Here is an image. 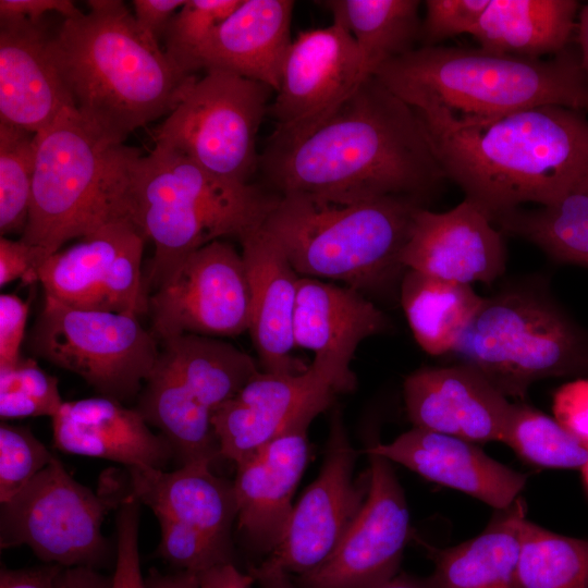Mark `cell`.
I'll return each instance as SVG.
<instances>
[{"label": "cell", "mask_w": 588, "mask_h": 588, "mask_svg": "<svg viewBox=\"0 0 588 588\" xmlns=\"http://www.w3.org/2000/svg\"><path fill=\"white\" fill-rule=\"evenodd\" d=\"M242 0H186L164 35V52L184 72L194 74L200 50Z\"/></svg>", "instance_id": "39"}, {"label": "cell", "mask_w": 588, "mask_h": 588, "mask_svg": "<svg viewBox=\"0 0 588 588\" xmlns=\"http://www.w3.org/2000/svg\"><path fill=\"white\" fill-rule=\"evenodd\" d=\"M575 33L581 68L588 81V3L579 9Z\"/></svg>", "instance_id": "54"}, {"label": "cell", "mask_w": 588, "mask_h": 588, "mask_svg": "<svg viewBox=\"0 0 588 588\" xmlns=\"http://www.w3.org/2000/svg\"><path fill=\"white\" fill-rule=\"evenodd\" d=\"M485 297L471 285L406 269L401 304L416 342L429 355L450 354Z\"/></svg>", "instance_id": "32"}, {"label": "cell", "mask_w": 588, "mask_h": 588, "mask_svg": "<svg viewBox=\"0 0 588 588\" xmlns=\"http://www.w3.org/2000/svg\"><path fill=\"white\" fill-rule=\"evenodd\" d=\"M320 4L353 36L366 77L415 49L420 39V1L328 0Z\"/></svg>", "instance_id": "33"}, {"label": "cell", "mask_w": 588, "mask_h": 588, "mask_svg": "<svg viewBox=\"0 0 588 588\" xmlns=\"http://www.w3.org/2000/svg\"><path fill=\"white\" fill-rule=\"evenodd\" d=\"M140 503L130 493L117 515V563L110 588H147L138 549Z\"/></svg>", "instance_id": "43"}, {"label": "cell", "mask_w": 588, "mask_h": 588, "mask_svg": "<svg viewBox=\"0 0 588 588\" xmlns=\"http://www.w3.org/2000/svg\"><path fill=\"white\" fill-rule=\"evenodd\" d=\"M554 419L588 448V379L559 388L553 396Z\"/></svg>", "instance_id": "44"}, {"label": "cell", "mask_w": 588, "mask_h": 588, "mask_svg": "<svg viewBox=\"0 0 588 588\" xmlns=\"http://www.w3.org/2000/svg\"><path fill=\"white\" fill-rule=\"evenodd\" d=\"M136 409L170 442L174 455L185 465L222 458L212 425V413L184 387L158 356L138 394Z\"/></svg>", "instance_id": "30"}, {"label": "cell", "mask_w": 588, "mask_h": 588, "mask_svg": "<svg viewBox=\"0 0 588 588\" xmlns=\"http://www.w3.org/2000/svg\"><path fill=\"white\" fill-rule=\"evenodd\" d=\"M199 588H252L253 576L237 569L233 563L215 566L198 574Z\"/></svg>", "instance_id": "50"}, {"label": "cell", "mask_w": 588, "mask_h": 588, "mask_svg": "<svg viewBox=\"0 0 588 588\" xmlns=\"http://www.w3.org/2000/svg\"><path fill=\"white\" fill-rule=\"evenodd\" d=\"M367 450L494 510L510 506L527 481L526 475L491 458L476 443L416 427Z\"/></svg>", "instance_id": "23"}, {"label": "cell", "mask_w": 588, "mask_h": 588, "mask_svg": "<svg viewBox=\"0 0 588 588\" xmlns=\"http://www.w3.org/2000/svg\"><path fill=\"white\" fill-rule=\"evenodd\" d=\"M28 311V301L11 293L0 295V368L12 366L23 357L21 346Z\"/></svg>", "instance_id": "45"}, {"label": "cell", "mask_w": 588, "mask_h": 588, "mask_svg": "<svg viewBox=\"0 0 588 588\" xmlns=\"http://www.w3.org/2000/svg\"><path fill=\"white\" fill-rule=\"evenodd\" d=\"M419 207L393 196L339 204L285 194L262 225L301 277L362 291L404 269L400 258Z\"/></svg>", "instance_id": "7"}, {"label": "cell", "mask_w": 588, "mask_h": 588, "mask_svg": "<svg viewBox=\"0 0 588 588\" xmlns=\"http://www.w3.org/2000/svg\"><path fill=\"white\" fill-rule=\"evenodd\" d=\"M420 121L464 125L539 106L588 111V81L578 50L527 59L481 48H415L373 74Z\"/></svg>", "instance_id": "4"}, {"label": "cell", "mask_w": 588, "mask_h": 588, "mask_svg": "<svg viewBox=\"0 0 588 588\" xmlns=\"http://www.w3.org/2000/svg\"><path fill=\"white\" fill-rule=\"evenodd\" d=\"M140 156L76 110L38 133L29 216L21 235L37 270L66 242L117 221H134L133 177Z\"/></svg>", "instance_id": "5"}, {"label": "cell", "mask_w": 588, "mask_h": 588, "mask_svg": "<svg viewBox=\"0 0 588 588\" xmlns=\"http://www.w3.org/2000/svg\"><path fill=\"white\" fill-rule=\"evenodd\" d=\"M559 262L588 268V176L549 206L515 209L494 224Z\"/></svg>", "instance_id": "34"}, {"label": "cell", "mask_w": 588, "mask_h": 588, "mask_svg": "<svg viewBox=\"0 0 588 588\" xmlns=\"http://www.w3.org/2000/svg\"><path fill=\"white\" fill-rule=\"evenodd\" d=\"M367 78L357 45L340 23L299 32L285 57L269 113L274 131H305L333 112Z\"/></svg>", "instance_id": "17"}, {"label": "cell", "mask_w": 588, "mask_h": 588, "mask_svg": "<svg viewBox=\"0 0 588 588\" xmlns=\"http://www.w3.org/2000/svg\"><path fill=\"white\" fill-rule=\"evenodd\" d=\"M407 416L414 427L473 443L502 441L512 405L470 366L425 367L404 381Z\"/></svg>", "instance_id": "19"}, {"label": "cell", "mask_w": 588, "mask_h": 588, "mask_svg": "<svg viewBox=\"0 0 588 588\" xmlns=\"http://www.w3.org/2000/svg\"><path fill=\"white\" fill-rule=\"evenodd\" d=\"M490 0H427L420 27L424 47L460 34H470Z\"/></svg>", "instance_id": "42"}, {"label": "cell", "mask_w": 588, "mask_h": 588, "mask_svg": "<svg viewBox=\"0 0 588 588\" xmlns=\"http://www.w3.org/2000/svg\"><path fill=\"white\" fill-rule=\"evenodd\" d=\"M38 134L0 123V233L23 234L30 209Z\"/></svg>", "instance_id": "37"}, {"label": "cell", "mask_w": 588, "mask_h": 588, "mask_svg": "<svg viewBox=\"0 0 588 588\" xmlns=\"http://www.w3.org/2000/svg\"><path fill=\"white\" fill-rule=\"evenodd\" d=\"M280 195L224 181L191 159L155 146L137 160L134 221L155 253L145 279L159 287L193 252L226 236L240 238L261 225Z\"/></svg>", "instance_id": "6"}, {"label": "cell", "mask_w": 588, "mask_h": 588, "mask_svg": "<svg viewBox=\"0 0 588 588\" xmlns=\"http://www.w3.org/2000/svg\"><path fill=\"white\" fill-rule=\"evenodd\" d=\"M63 403L58 379L34 358L22 357L16 364L0 368L1 419L52 418Z\"/></svg>", "instance_id": "38"}, {"label": "cell", "mask_w": 588, "mask_h": 588, "mask_svg": "<svg viewBox=\"0 0 588 588\" xmlns=\"http://www.w3.org/2000/svg\"><path fill=\"white\" fill-rule=\"evenodd\" d=\"M28 348L121 403L138 396L160 352L159 341L138 317L76 308L46 294Z\"/></svg>", "instance_id": "9"}, {"label": "cell", "mask_w": 588, "mask_h": 588, "mask_svg": "<svg viewBox=\"0 0 588 588\" xmlns=\"http://www.w3.org/2000/svg\"><path fill=\"white\" fill-rule=\"evenodd\" d=\"M376 588H437L431 576L422 577L399 573L390 580Z\"/></svg>", "instance_id": "55"}, {"label": "cell", "mask_w": 588, "mask_h": 588, "mask_svg": "<svg viewBox=\"0 0 588 588\" xmlns=\"http://www.w3.org/2000/svg\"><path fill=\"white\" fill-rule=\"evenodd\" d=\"M250 287L248 332L264 372L299 375L306 366L292 352L299 274L264 225L240 238Z\"/></svg>", "instance_id": "22"}, {"label": "cell", "mask_w": 588, "mask_h": 588, "mask_svg": "<svg viewBox=\"0 0 588 588\" xmlns=\"http://www.w3.org/2000/svg\"><path fill=\"white\" fill-rule=\"evenodd\" d=\"M367 499L334 552L293 576L298 588H376L400 573L411 534L409 511L391 462L369 450Z\"/></svg>", "instance_id": "16"}, {"label": "cell", "mask_w": 588, "mask_h": 588, "mask_svg": "<svg viewBox=\"0 0 588 588\" xmlns=\"http://www.w3.org/2000/svg\"><path fill=\"white\" fill-rule=\"evenodd\" d=\"M128 492L157 518L187 525L232 549L231 529L237 518L233 482L216 476L208 462L181 465L173 471L132 467Z\"/></svg>", "instance_id": "27"}, {"label": "cell", "mask_w": 588, "mask_h": 588, "mask_svg": "<svg viewBox=\"0 0 588 588\" xmlns=\"http://www.w3.org/2000/svg\"><path fill=\"white\" fill-rule=\"evenodd\" d=\"M22 279L27 283L38 281L34 252L24 241L0 238V286Z\"/></svg>", "instance_id": "46"}, {"label": "cell", "mask_w": 588, "mask_h": 588, "mask_svg": "<svg viewBox=\"0 0 588 588\" xmlns=\"http://www.w3.org/2000/svg\"><path fill=\"white\" fill-rule=\"evenodd\" d=\"M356 458L357 451L334 413L320 473L294 505L282 541L259 565L293 577L318 567L334 552L370 488L369 470L354 477Z\"/></svg>", "instance_id": "15"}, {"label": "cell", "mask_w": 588, "mask_h": 588, "mask_svg": "<svg viewBox=\"0 0 588 588\" xmlns=\"http://www.w3.org/2000/svg\"><path fill=\"white\" fill-rule=\"evenodd\" d=\"M52 419L53 445L63 453L132 467L163 469L174 451L136 408L106 396L64 402Z\"/></svg>", "instance_id": "24"}, {"label": "cell", "mask_w": 588, "mask_h": 588, "mask_svg": "<svg viewBox=\"0 0 588 588\" xmlns=\"http://www.w3.org/2000/svg\"><path fill=\"white\" fill-rule=\"evenodd\" d=\"M313 420H298L236 465L237 529L256 553L268 556L286 532L295 505L292 499L308 461L307 429Z\"/></svg>", "instance_id": "20"}, {"label": "cell", "mask_w": 588, "mask_h": 588, "mask_svg": "<svg viewBox=\"0 0 588 588\" xmlns=\"http://www.w3.org/2000/svg\"><path fill=\"white\" fill-rule=\"evenodd\" d=\"M355 387L356 378L344 376L320 357L299 375L260 371L212 415L222 458L243 463L298 420L326 411L336 394Z\"/></svg>", "instance_id": "14"}, {"label": "cell", "mask_w": 588, "mask_h": 588, "mask_svg": "<svg viewBox=\"0 0 588 588\" xmlns=\"http://www.w3.org/2000/svg\"><path fill=\"white\" fill-rule=\"evenodd\" d=\"M272 93L262 83L207 70L155 131V146L224 181L248 184L258 169L256 136Z\"/></svg>", "instance_id": "10"}, {"label": "cell", "mask_w": 588, "mask_h": 588, "mask_svg": "<svg viewBox=\"0 0 588 588\" xmlns=\"http://www.w3.org/2000/svg\"><path fill=\"white\" fill-rule=\"evenodd\" d=\"M421 123L445 177L493 224L524 204H553L588 176V118L573 108L539 106L464 125Z\"/></svg>", "instance_id": "2"}, {"label": "cell", "mask_w": 588, "mask_h": 588, "mask_svg": "<svg viewBox=\"0 0 588 588\" xmlns=\"http://www.w3.org/2000/svg\"><path fill=\"white\" fill-rule=\"evenodd\" d=\"M49 12L59 13L63 19L83 13L71 0H0V21L27 20L38 23Z\"/></svg>", "instance_id": "48"}, {"label": "cell", "mask_w": 588, "mask_h": 588, "mask_svg": "<svg viewBox=\"0 0 588 588\" xmlns=\"http://www.w3.org/2000/svg\"><path fill=\"white\" fill-rule=\"evenodd\" d=\"M87 4L88 12L63 19L51 35V57L79 115L124 143L170 114L198 77L139 33L123 1Z\"/></svg>", "instance_id": "3"}, {"label": "cell", "mask_w": 588, "mask_h": 588, "mask_svg": "<svg viewBox=\"0 0 588 588\" xmlns=\"http://www.w3.org/2000/svg\"><path fill=\"white\" fill-rule=\"evenodd\" d=\"M258 169L278 195L339 204L393 196L422 205L446 180L415 110L373 75L314 126L273 131Z\"/></svg>", "instance_id": "1"}, {"label": "cell", "mask_w": 588, "mask_h": 588, "mask_svg": "<svg viewBox=\"0 0 588 588\" xmlns=\"http://www.w3.org/2000/svg\"><path fill=\"white\" fill-rule=\"evenodd\" d=\"M160 526L158 552L179 571L200 574L215 566L233 563L228 549L200 531L170 518H157Z\"/></svg>", "instance_id": "41"}, {"label": "cell", "mask_w": 588, "mask_h": 588, "mask_svg": "<svg viewBox=\"0 0 588 588\" xmlns=\"http://www.w3.org/2000/svg\"><path fill=\"white\" fill-rule=\"evenodd\" d=\"M62 568L57 564L22 569L2 568L0 588H57Z\"/></svg>", "instance_id": "49"}, {"label": "cell", "mask_w": 588, "mask_h": 588, "mask_svg": "<svg viewBox=\"0 0 588 588\" xmlns=\"http://www.w3.org/2000/svg\"><path fill=\"white\" fill-rule=\"evenodd\" d=\"M146 585L147 588H199V578L197 574L186 571L161 574L150 569Z\"/></svg>", "instance_id": "52"}, {"label": "cell", "mask_w": 588, "mask_h": 588, "mask_svg": "<svg viewBox=\"0 0 588 588\" xmlns=\"http://www.w3.org/2000/svg\"><path fill=\"white\" fill-rule=\"evenodd\" d=\"M400 261L441 280L491 284L503 274L506 255L501 233L464 199L444 212L417 208Z\"/></svg>", "instance_id": "18"}, {"label": "cell", "mask_w": 588, "mask_h": 588, "mask_svg": "<svg viewBox=\"0 0 588 588\" xmlns=\"http://www.w3.org/2000/svg\"><path fill=\"white\" fill-rule=\"evenodd\" d=\"M294 1L242 0L200 50L197 70H221L275 93L291 47Z\"/></svg>", "instance_id": "25"}, {"label": "cell", "mask_w": 588, "mask_h": 588, "mask_svg": "<svg viewBox=\"0 0 588 588\" xmlns=\"http://www.w3.org/2000/svg\"><path fill=\"white\" fill-rule=\"evenodd\" d=\"M146 240L131 219L107 224L45 259L38 282L46 295L72 307L148 314L149 292L142 273Z\"/></svg>", "instance_id": "13"}, {"label": "cell", "mask_w": 588, "mask_h": 588, "mask_svg": "<svg viewBox=\"0 0 588 588\" xmlns=\"http://www.w3.org/2000/svg\"><path fill=\"white\" fill-rule=\"evenodd\" d=\"M249 574L260 588H298L292 576L281 569L257 565L250 567Z\"/></svg>", "instance_id": "53"}, {"label": "cell", "mask_w": 588, "mask_h": 588, "mask_svg": "<svg viewBox=\"0 0 588 588\" xmlns=\"http://www.w3.org/2000/svg\"><path fill=\"white\" fill-rule=\"evenodd\" d=\"M27 427L0 425V502L20 492L54 457Z\"/></svg>", "instance_id": "40"}, {"label": "cell", "mask_w": 588, "mask_h": 588, "mask_svg": "<svg viewBox=\"0 0 588 588\" xmlns=\"http://www.w3.org/2000/svg\"><path fill=\"white\" fill-rule=\"evenodd\" d=\"M501 442L541 467L581 469L588 461L587 446L555 419L522 401L513 403Z\"/></svg>", "instance_id": "36"}, {"label": "cell", "mask_w": 588, "mask_h": 588, "mask_svg": "<svg viewBox=\"0 0 588 588\" xmlns=\"http://www.w3.org/2000/svg\"><path fill=\"white\" fill-rule=\"evenodd\" d=\"M111 578L97 573L90 566L63 567L57 588H110Z\"/></svg>", "instance_id": "51"}, {"label": "cell", "mask_w": 588, "mask_h": 588, "mask_svg": "<svg viewBox=\"0 0 588 588\" xmlns=\"http://www.w3.org/2000/svg\"><path fill=\"white\" fill-rule=\"evenodd\" d=\"M50 38L45 20L0 21V123L38 134L76 110Z\"/></svg>", "instance_id": "21"}, {"label": "cell", "mask_w": 588, "mask_h": 588, "mask_svg": "<svg viewBox=\"0 0 588 588\" xmlns=\"http://www.w3.org/2000/svg\"><path fill=\"white\" fill-rule=\"evenodd\" d=\"M581 473H583L584 483H585L586 489H587V492H588V461H587V463L581 467Z\"/></svg>", "instance_id": "56"}, {"label": "cell", "mask_w": 588, "mask_h": 588, "mask_svg": "<svg viewBox=\"0 0 588 588\" xmlns=\"http://www.w3.org/2000/svg\"><path fill=\"white\" fill-rule=\"evenodd\" d=\"M518 588H588V540L524 522Z\"/></svg>", "instance_id": "35"}, {"label": "cell", "mask_w": 588, "mask_h": 588, "mask_svg": "<svg viewBox=\"0 0 588 588\" xmlns=\"http://www.w3.org/2000/svg\"><path fill=\"white\" fill-rule=\"evenodd\" d=\"M385 315L360 291L299 277L293 333L295 346L313 351L348 377L354 354L365 339L384 332Z\"/></svg>", "instance_id": "26"}, {"label": "cell", "mask_w": 588, "mask_h": 588, "mask_svg": "<svg viewBox=\"0 0 588 588\" xmlns=\"http://www.w3.org/2000/svg\"><path fill=\"white\" fill-rule=\"evenodd\" d=\"M506 397L550 377L588 373V336L555 303L512 287L487 297L450 353Z\"/></svg>", "instance_id": "8"}, {"label": "cell", "mask_w": 588, "mask_h": 588, "mask_svg": "<svg viewBox=\"0 0 588 588\" xmlns=\"http://www.w3.org/2000/svg\"><path fill=\"white\" fill-rule=\"evenodd\" d=\"M526 503L518 497L495 510L476 537L454 547L426 546L434 564L430 575L437 588H518L517 571Z\"/></svg>", "instance_id": "28"}, {"label": "cell", "mask_w": 588, "mask_h": 588, "mask_svg": "<svg viewBox=\"0 0 588 588\" xmlns=\"http://www.w3.org/2000/svg\"><path fill=\"white\" fill-rule=\"evenodd\" d=\"M148 314L159 342L248 331L250 287L242 253L223 238L193 252L149 294Z\"/></svg>", "instance_id": "12"}, {"label": "cell", "mask_w": 588, "mask_h": 588, "mask_svg": "<svg viewBox=\"0 0 588 588\" xmlns=\"http://www.w3.org/2000/svg\"><path fill=\"white\" fill-rule=\"evenodd\" d=\"M579 9L575 0H490L470 35L491 52L553 57L569 47Z\"/></svg>", "instance_id": "29"}, {"label": "cell", "mask_w": 588, "mask_h": 588, "mask_svg": "<svg viewBox=\"0 0 588 588\" xmlns=\"http://www.w3.org/2000/svg\"><path fill=\"white\" fill-rule=\"evenodd\" d=\"M94 492L52 461L0 509L1 549L27 546L48 564L90 566L108 553L106 514L124 497Z\"/></svg>", "instance_id": "11"}, {"label": "cell", "mask_w": 588, "mask_h": 588, "mask_svg": "<svg viewBox=\"0 0 588 588\" xmlns=\"http://www.w3.org/2000/svg\"><path fill=\"white\" fill-rule=\"evenodd\" d=\"M186 0H134V20L139 33L149 41L159 44L172 17Z\"/></svg>", "instance_id": "47"}, {"label": "cell", "mask_w": 588, "mask_h": 588, "mask_svg": "<svg viewBox=\"0 0 588 588\" xmlns=\"http://www.w3.org/2000/svg\"><path fill=\"white\" fill-rule=\"evenodd\" d=\"M160 344L159 358L212 415L260 372L252 356L220 338L183 334Z\"/></svg>", "instance_id": "31"}]
</instances>
